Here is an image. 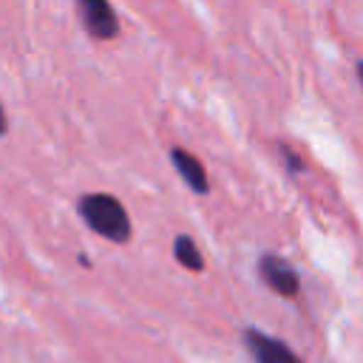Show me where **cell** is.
Segmentation results:
<instances>
[{"mask_svg":"<svg viewBox=\"0 0 363 363\" xmlns=\"http://www.w3.org/2000/svg\"><path fill=\"white\" fill-rule=\"evenodd\" d=\"M77 213L85 221V227H91L96 235H102L113 244H125L133 233L125 204L111 193H85V196H79Z\"/></svg>","mask_w":363,"mask_h":363,"instance_id":"cell-1","label":"cell"},{"mask_svg":"<svg viewBox=\"0 0 363 363\" xmlns=\"http://www.w3.org/2000/svg\"><path fill=\"white\" fill-rule=\"evenodd\" d=\"M258 278H261V284L267 289H272L281 298H295L301 292V275H298V269L286 258H281V255L264 252L258 258Z\"/></svg>","mask_w":363,"mask_h":363,"instance_id":"cell-2","label":"cell"},{"mask_svg":"<svg viewBox=\"0 0 363 363\" xmlns=\"http://www.w3.org/2000/svg\"><path fill=\"white\" fill-rule=\"evenodd\" d=\"M77 11H79L82 28L91 40L105 43L119 34V20L108 0H77Z\"/></svg>","mask_w":363,"mask_h":363,"instance_id":"cell-3","label":"cell"},{"mask_svg":"<svg viewBox=\"0 0 363 363\" xmlns=\"http://www.w3.org/2000/svg\"><path fill=\"white\" fill-rule=\"evenodd\" d=\"M244 346L250 349L255 363H301V357L281 337H272L255 326L244 329Z\"/></svg>","mask_w":363,"mask_h":363,"instance_id":"cell-4","label":"cell"},{"mask_svg":"<svg viewBox=\"0 0 363 363\" xmlns=\"http://www.w3.org/2000/svg\"><path fill=\"white\" fill-rule=\"evenodd\" d=\"M170 162H173V167H176V173L182 176V182L193 190V193H199V196H204L207 190H210V182H207V170H204V164L190 153V150H184V147H173L170 150Z\"/></svg>","mask_w":363,"mask_h":363,"instance_id":"cell-5","label":"cell"},{"mask_svg":"<svg viewBox=\"0 0 363 363\" xmlns=\"http://www.w3.org/2000/svg\"><path fill=\"white\" fill-rule=\"evenodd\" d=\"M173 258H176L184 269H190V272H201V269H204V258H201L196 241H193L190 235H184V233L173 238Z\"/></svg>","mask_w":363,"mask_h":363,"instance_id":"cell-6","label":"cell"},{"mask_svg":"<svg viewBox=\"0 0 363 363\" xmlns=\"http://www.w3.org/2000/svg\"><path fill=\"white\" fill-rule=\"evenodd\" d=\"M9 133V119H6V111H3V102H0V136Z\"/></svg>","mask_w":363,"mask_h":363,"instance_id":"cell-7","label":"cell"}]
</instances>
